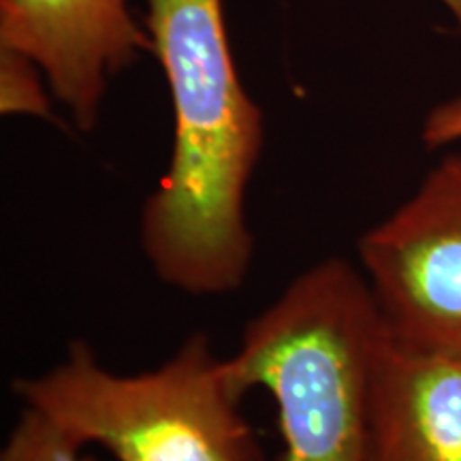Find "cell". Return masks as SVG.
Returning <instances> with one entry per match:
<instances>
[{
    "label": "cell",
    "mask_w": 461,
    "mask_h": 461,
    "mask_svg": "<svg viewBox=\"0 0 461 461\" xmlns=\"http://www.w3.org/2000/svg\"><path fill=\"white\" fill-rule=\"evenodd\" d=\"M143 26L173 107L167 171L146 199L140 244L157 278L190 297L235 293L250 274L248 188L265 115L241 84L222 0H146Z\"/></svg>",
    "instance_id": "obj_1"
},
{
    "label": "cell",
    "mask_w": 461,
    "mask_h": 461,
    "mask_svg": "<svg viewBox=\"0 0 461 461\" xmlns=\"http://www.w3.org/2000/svg\"><path fill=\"white\" fill-rule=\"evenodd\" d=\"M387 339L353 263L322 258L246 325L229 357L241 387L276 403L282 461H366L374 363Z\"/></svg>",
    "instance_id": "obj_2"
},
{
    "label": "cell",
    "mask_w": 461,
    "mask_h": 461,
    "mask_svg": "<svg viewBox=\"0 0 461 461\" xmlns=\"http://www.w3.org/2000/svg\"><path fill=\"white\" fill-rule=\"evenodd\" d=\"M14 393L77 445L118 461H263L241 412L248 391L203 333L140 374L107 370L92 346L73 342L48 372L17 378Z\"/></svg>",
    "instance_id": "obj_3"
},
{
    "label": "cell",
    "mask_w": 461,
    "mask_h": 461,
    "mask_svg": "<svg viewBox=\"0 0 461 461\" xmlns=\"http://www.w3.org/2000/svg\"><path fill=\"white\" fill-rule=\"evenodd\" d=\"M393 342L461 359V154H448L357 244Z\"/></svg>",
    "instance_id": "obj_4"
},
{
    "label": "cell",
    "mask_w": 461,
    "mask_h": 461,
    "mask_svg": "<svg viewBox=\"0 0 461 461\" xmlns=\"http://www.w3.org/2000/svg\"><path fill=\"white\" fill-rule=\"evenodd\" d=\"M0 48L31 58L86 132L99 124L109 82L152 54L129 0H0Z\"/></svg>",
    "instance_id": "obj_5"
},
{
    "label": "cell",
    "mask_w": 461,
    "mask_h": 461,
    "mask_svg": "<svg viewBox=\"0 0 461 461\" xmlns=\"http://www.w3.org/2000/svg\"><path fill=\"white\" fill-rule=\"evenodd\" d=\"M366 461H461V359L387 336L367 393Z\"/></svg>",
    "instance_id": "obj_6"
},
{
    "label": "cell",
    "mask_w": 461,
    "mask_h": 461,
    "mask_svg": "<svg viewBox=\"0 0 461 461\" xmlns=\"http://www.w3.org/2000/svg\"><path fill=\"white\" fill-rule=\"evenodd\" d=\"M50 95L48 79L31 58L0 48V113L51 120Z\"/></svg>",
    "instance_id": "obj_7"
},
{
    "label": "cell",
    "mask_w": 461,
    "mask_h": 461,
    "mask_svg": "<svg viewBox=\"0 0 461 461\" xmlns=\"http://www.w3.org/2000/svg\"><path fill=\"white\" fill-rule=\"evenodd\" d=\"M82 445L39 412L24 408L5 442L0 461H95Z\"/></svg>",
    "instance_id": "obj_8"
},
{
    "label": "cell",
    "mask_w": 461,
    "mask_h": 461,
    "mask_svg": "<svg viewBox=\"0 0 461 461\" xmlns=\"http://www.w3.org/2000/svg\"><path fill=\"white\" fill-rule=\"evenodd\" d=\"M420 141L431 149L461 141V99H451L431 107L420 129Z\"/></svg>",
    "instance_id": "obj_9"
},
{
    "label": "cell",
    "mask_w": 461,
    "mask_h": 461,
    "mask_svg": "<svg viewBox=\"0 0 461 461\" xmlns=\"http://www.w3.org/2000/svg\"><path fill=\"white\" fill-rule=\"evenodd\" d=\"M442 5H445L448 14L453 15L455 24H457V28L461 31V0H440Z\"/></svg>",
    "instance_id": "obj_10"
}]
</instances>
